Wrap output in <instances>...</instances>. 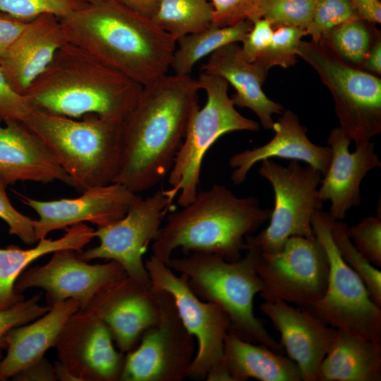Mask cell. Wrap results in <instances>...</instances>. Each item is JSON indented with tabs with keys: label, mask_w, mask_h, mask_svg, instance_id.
I'll return each mask as SVG.
<instances>
[{
	"label": "cell",
	"mask_w": 381,
	"mask_h": 381,
	"mask_svg": "<svg viewBox=\"0 0 381 381\" xmlns=\"http://www.w3.org/2000/svg\"><path fill=\"white\" fill-rule=\"evenodd\" d=\"M198 79L164 75L143 87L123 121L120 165L114 182L135 193L155 187L170 171L187 126L199 107Z\"/></svg>",
	"instance_id": "6da1fadb"
},
{
	"label": "cell",
	"mask_w": 381,
	"mask_h": 381,
	"mask_svg": "<svg viewBox=\"0 0 381 381\" xmlns=\"http://www.w3.org/2000/svg\"><path fill=\"white\" fill-rule=\"evenodd\" d=\"M65 40L145 86L167 74L176 40L116 0H91L59 18Z\"/></svg>",
	"instance_id": "7a4b0ae2"
},
{
	"label": "cell",
	"mask_w": 381,
	"mask_h": 381,
	"mask_svg": "<svg viewBox=\"0 0 381 381\" xmlns=\"http://www.w3.org/2000/svg\"><path fill=\"white\" fill-rule=\"evenodd\" d=\"M143 85L65 42L23 94L34 108L71 119L94 114L123 122Z\"/></svg>",
	"instance_id": "3957f363"
},
{
	"label": "cell",
	"mask_w": 381,
	"mask_h": 381,
	"mask_svg": "<svg viewBox=\"0 0 381 381\" xmlns=\"http://www.w3.org/2000/svg\"><path fill=\"white\" fill-rule=\"evenodd\" d=\"M271 211L254 196L240 198L224 186L213 184L168 214L152 241V255L167 265L173 252L181 248L238 260L247 247L246 236L267 222Z\"/></svg>",
	"instance_id": "277c9868"
},
{
	"label": "cell",
	"mask_w": 381,
	"mask_h": 381,
	"mask_svg": "<svg viewBox=\"0 0 381 381\" xmlns=\"http://www.w3.org/2000/svg\"><path fill=\"white\" fill-rule=\"evenodd\" d=\"M246 242V255L234 262L215 254L195 252L183 257H171L167 265L186 277L190 289L198 298L216 304L226 313L229 332L284 354L283 346L254 313V298L264 286L257 271L261 250L247 236Z\"/></svg>",
	"instance_id": "5b68a950"
},
{
	"label": "cell",
	"mask_w": 381,
	"mask_h": 381,
	"mask_svg": "<svg viewBox=\"0 0 381 381\" xmlns=\"http://www.w3.org/2000/svg\"><path fill=\"white\" fill-rule=\"evenodd\" d=\"M83 120L32 107L22 122L54 155L78 191L114 183L121 159L123 122L90 114Z\"/></svg>",
	"instance_id": "8992f818"
},
{
	"label": "cell",
	"mask_w": 381,
	"mask_h": 381,
	"mask_svg": "<svg viewBox=\"0 0 381 381\" xmlns=\"http://www.w3.org/2000/svg\"><path fill=\"white\" fill-rule=\"evenodd\" d=\"M198 82L206 94V102L197 108L188 121L183 143L168 174L171 188L164 190L170 200L178 195L183 207L198 192L205 154L222 135L234 131H258L259 123L241 115L228 94L229 84L224 78L201 73Z\"/></svg>",
	"instance_id": "52a82bcc"
},
{
	"label": "cell",
	"mask_w": 381,
	"mask_h": 381,
	"mask_svg": "<svg viewBox=\"0 0 381 381\" xmlns=\"http://www.w3.org/2000/svg\"><path fill=\"white\" fill-rule=\"evenodd\" d=\"M297 55L329 90L339 128L356 146L381 132V79L337 58L320 42L301 40Z\"/></svg>",
	"instance_id": "ba28073f"
},
{
	"label": "cell",
	"mask_w": 381,
	"mask_h": 381,
	"mask_svg": "<svg viewBox=\"0 0 381 381\" xmlns=\"http://www.w3.org/2000/svg\"><path fill=\"white\" fill-rule=\"evenodd\" d=\"M334 221L322 210L311 219L314 234L327 253L329 270L324 296L306 309L332 327L381 341V307L373 302L361 279L341 258L332 238Z\"/></svg>",
	"instance_id": "9c48e42d"
},
{
	"label": "cell",
	"mask_w": 381,
	"mask_h": 381,
	"mask_svg": "<svg viewBox=\"0 0 381 381\" xmlns=\"http://www.w3.org/2000/svg\"><path fill=\"white\" fill-rule=\"evenodd\" d=\"M261 162L258 172L273 188L274 208L266 229L247 236L262 253H276L291 236L315 237L311 219L323 207L318 190L322 175L298 160H291L286 167L271 159Z\"/></svg>",
	"instance_id": "30bf717a"
},
{
	"label": "cell",
	"mask_w": 381,
	"mask_h": 381,
	"mask_svg": "<svg viewBox=\"0 0 381 381\" xmlns=\"http://www.w3.org/2000/svg\"><path fill=\"white\" fill-rule=\"evenodd\" d=\"M152 286L169 293L181 320L197 340L198 348L188 377L229 381L223 365L224 344L229 320L216 304L201 300L190 289L183 274L177 275L165 263L151 255L145 261Z\"/></svg>",
	"instance_id": "8fae6325"
},
{
	"label": "cell",
	"mask_w": 381,
	"mask_h": 381,
	"mask_svg": "<svg viewBox=\"0 0 381 381\" xmlns=\"http://www.w3.org/2000/svg\"><path fill=\"white\" fill-rule=\"evenodd\" d=\"M159 306L158 320L126 353L120 381H182L195 356L194 337L183 325L171 295L152 286Z\"/></svg>",
	"instance_id": "7c38bea8"
},
{
	"label": "cell",
	"mask_w": 381,
	"mask_h": 381,
	"mask_svg": "<svg viewBox=\"0 0 381 381\" xmlns=\"http://www.w3.org/2000/svg\"><path fill=\"white\" fill-rule=\"evenodd\" d=\"M325 249L313 238L291 236L276 253H260L257 271L265 301H283L308 308L325 294L329 277Z\"/></svg>",
	"instance_id": "4fadbf2b"
},
{
	"label": "cell",
	"mask_w": 381,
	"mask_h": 381,
	"mask_svg": "<svg viewBox=\"0 0 381 381\" xmlns=\"http://www.w3.org/2000/svg\"><path fill=\"white\" fill-rule=\"evenodd\" d=\"M171 202L164 190L146 198L135 193L122 218L95 230L99 245L78 253L79 257L87 262L114 260L130 278L150 289L152 283L143 255L157 235Z\"/></svg>",
	"instance_id": "5bb4252c"
},
{
	"label": "cell",
	"mask_w": 381,
	"mask_h": 381,
	"mask_svg": "<svg viewBox=\"0 0 381 381\" xmlns=\"http://www.w3.org/2000/svg\"><path fill=\"white\" fill-rule=\"evenodd\" d=\"M126 276L123 267L114 260L89 264L77 251L62 249L54 252L46 264L23 271L14 290L21 294L28 289L40 288L46 292L47 305L52 307L72 298L83 310L102 289Z\"/></svg>",
	"instance_id": "9a60e30c"
},
{
	"label": "cell",
	"mask_w": 381,
	"mask_h": 381,
	"mask_svg": "<svg viewBox=\"0 0 381 381\" xmlns=\"http://www.w3.org/2000/svg\"><path fill=\"white\" fill-rule=\"evenodd\" d=\"M57 357L77 381H119L126 354L114 346L107 325L79 310L68 319L56 343Z\"/></svg>",
	"instance_id": "2e32d148"
},
{
	"label": "cell",
	"mask_w": 381,
	"mask_h": 381,
	"mask_svg": "<svg viewBox=\"0 0 381 381\" xmlns=\"http://www.w3.org/2000/svg\"><path fill=\"white\" fill-rule=\"evenodd\" d=\"M18 199L33 209L39 219H34L37 241L52 231L75 224L90 222L97 227L122 218L135 193L119 183L89 188L74 198L39 200L15 192Z\"/></svg>",
	"instance_id": "e0dca14e"
},
{
	"label": "cell",
	"mask_w": 381,
	"mask_h": 381,
	"mask_svg": "<svg viewBox=\"0 0 381 381\" xmlns=\"http://www.w3.org/2000/svg\"><path fill=\"white\" fill-rule=\"evenodd\" d=\"M81 310L100 319L109 328L119 350L123 353L135 349L145 331L159 317V306L153 289L128 276L104 286Z\"/></svg>",
	"instance_id": "ac0fdd59"
},
{
	"label": "cell",
	"mask_w": 381,
	"mask_h": 381,
	"mask_svg": "<svg viewBox=\"0 0 381 381\" xmlns=\"http://www.w3.org/2000/svg\"><path fill=\"white\" fill-rule=\"evenodd\" d=\"M260 308L281 335L280 344L298 366L303 380L318 381L320 364L337 329L306 308L283 301H265Z\"/></svg>",
	"instance_id": "d6986e66"
},
{
	"label": "cell",
	"mask_w": 381,
	"mask_h": 381,
	"mask_svg": "<svg viewBox=\"0 0 381 381\" xmlns=\"http://www.w3.org/2000/svg\"><path fill=\"white\" fill-rule=\"evenodd\" d=\"M351 143L339 127L332 128L327 138L331 161L318 190L323 202H331L329 214L334 221L344 219L350 209L361 204L360 188L363 178L381 167L370 140L356 146L353 152L349 151Z\"/></svg>",
	"instance_id": "ffe728a7"
},
{
	"label": "cell",
	"mask_w": 381,
	"mask_h": 381,
	"mask_svg": "<svg viewBox=\"0 0 381 381\" xmlns=\"http://www.w3.org/2000/svg\"><path fill=\"white\" fill-rule=\"evenodd\" d=\"M4 122L0 126V181L6 186L59 181L73 187L70 176L37 135L20 121Z\"/></svg>",
	"instance_id": "44dd1931"
},
{
	"label": "cell",
	"mask_w": 381,
	"mask_h": 381,
	"mask_svg": "<svg viewBox=\"0 0 381 381\" xmlns=\"http://www.w3.org/2000/svg\"><path fill=\"white\" fill-rule=\"evenodd\" d=\"M66 42L59 18L42 14L25 28L0 61L9 84L23 95L49 67Z\"/></svg>",
	"instance_id": "7402d4cb"
},
{
	"label": "cell",
	"mask_w": 381,
	"mask_h": 381,
	"mask_svg": "<svg viewBox=\"0 0 381 381\" xmlns=\"http://www.w3.org/2000/svg\"><path fill=\"white\" fill-rule=\"evenodd\" d=\"M274 137L266 144L236 153L229 160L233 168L231 174L235 185L243 183L251 168L258 162L273 157L298 160L318 170L323 176L330 164L332 152L329 145L314 144L307 136L308 129L298 116L284 110L274 122Z\"/></svg>",
	"instance_id": "603a6c76"
},
{
	"label": "cell",
	"mask_w": 381,
	"mask_h": 381,
	"mask_svg": "<svg viewBox=\"0 0 381 381\" xmlns=\"http://www.w3.org/2000/svg\"><path fill=\"white\" fill-rule=\"evenodd\" d=\"M200 69L202 73L219 76L231 84L236 90L231 97L234 106L250 109L264 128L272 130V116L282 114L284 108L270 99L262 89L268 71L257 63L248 61L237 42L217 49Z\"/></svg>",
	"instance_id": "cb8c5ba5"
},
{
	"label": "cell",
	"mask_w": 381,
	"mask_h": 381,
	"mask_svg": "<svg viewBox=\"0 0 381 381\" xmlns=\"http://www.w3.org/2000/svg\"><path fill=\"white\" fill-rule=\"evenodd\" d=\"M79 310L78 301L67 299L52 306L34 322L8 331L0 344L6 350L0 361V381L7 380L42 358L49 348L55 346L68 319Z\"/></svg>",
	"instance_id": "d4e9b609"
},
{
	"label": "cell",
	"mask_w": 381,
	"mask_h": 381,
	"mask_svg": "<svg viewBox=\"0 0 381 381\" xmlns=\"http://www.w3.org/2000/svg\"><path fill=\"white\" fill-rule=\"evenodd\" d=\"M381 380V341L337 329L318 381Z\"/></svg>",
	"instance_id": "484cf974"
},
{
	"label": "cell",
	"mask_w": 381,
	"mask_h": 381,
	"mask_svg": "<svg viewBox=\"0 0 381 381\" xmlns=\"http://www.w3.org/2000/svg\"><path fill=\"white\" fill-rule=\"evenodd\" d=\"M223 365L231 381H301V372L289 357L263 344L243 340L228 332L224 344Z\"/></svg>",
	"instance_id": "4316f807"
},
{
	"label": "cell",
	"mask_w": 381,
	"mask_h": 381,
	"mask_svg": "<svg viewBox=\"0 0 381 381\" xmlns=\"http://www.w3.org/2000/svg\"><path fill=\"white\" fill-rule=\"evenodd\" d=\"M65 230L66 233L61 238H42L35 247L29 249L13 245L0 248V310L25 299L22 294L15 291L14 285L31 262L59 250L72 249L80 253L95 238V229L85 223L73 225Z\"/></svg>",
	"instance_id": "83f0119b"
},
{
	"label": "cell",
	"mask_w": 381,
	"mask_h": 381,
	"mask_svg": "<svg viewBox=\"0 0 381 381\" xmlns=\"http://www.w3.org/2000/svg\"><path fill=\"white\" fill-rule=\"evenodd\" d=\"M252 25L249 20L225 27L212 24L202 31L178 39L170 68L175 75H189L196 63L204 57L226 44L241 42Z\"/></svg>",
	"instance_id": "f1b7e54d"
},
{
	"label": "cell",
	"mask_w": 381,
	"mask_h": 381,
	"mask_svg": "<svg viewBox=\"0 0 381 381\" xmlns=\"http://www.w3.org/2000/svg\"><path fill=\"white\" fill-rule=\"evenodd\" d=\"M151 19L177 40L210 27L213 8L209 0H158Z\"/></svg>",
	"instance_id": "f546056e"
},
{
	"label": "cell",
	"mask_w": 381,
	"mask_h": 381,
	"mask_svg": "<svg viewBox=\"0 0 381 381\" xmlns=\"http://www.w3.org/2000/svg\"><path fill=\"white\" fill-rule=\"evenodd\" d=\"M378 30L361 18L352 19L328 32L319 42L341 61L361 69Z\"/></svg>",
	"instance_id": "4dcf8cb0"
},
{
	"label": "cell",
	"mask_w": 381,
	"mask_h": 381,
	"mask_svg": "<svg viewBox=\"0 0 381 381\" xmlns=\"http://www.w3.org/2000/svg\"><path fill=\"white\" fill-rule=\"evenodd\" d=\"M347 229L342 220L334 221L332 238L341 258L361 279L373 302L381 307V272L356 248L348 236Z\"/></svg>",
	"instance_id": "1f68e13d"
},
{
	"label": "cell",
	"mask_w": 381,
	"mask_h": 381,
	"mask_svg": "<svg viewBox=\"0 0 381 381\" xmlns=\"http://www.w3.org/2000/svg\"><path fill=\"white\" fill-rule=\"evenodd\" d=\"M315 0H260L249 20H267L274 28H298L303 30L310 25Z\"/></svg>",
	"instance_id": "d6a6232c"
},
{
	"label": "cell",
	"mask_w": 381,
	"mask_h": 381,
	"mask_svg": "<svg viewBox=\"0 0 381 381\" xmlns=\"http://www.w3.org/2000/svg\"><path fill=\"white\" fill-rule=\"evenodd\" d=\"M306 35V30L298 28H274L268 46L255 63L267 71L274 66L287 68L294 66L297 61L298 47Z\"/></svg>",
	"instance_id": "836d02e7"
},
{
	"label": "cell",
	"mask_w": 381,
	"mask_h": 381,
	"mask_svg": "<svg viewBox=\"0 0 381 381\" xmlns=\"http://www.w3.org/2000/svg\"><path fill=\"white\" fill-rule=\"evenodd\" d=\"M85 2L83 0H0V13L22 21H30L42 14L62 18Z\"/></svg>",
	"instance_id": "e575fe53"
},
{
	"label": "cell",
	"mask_w": 381,
	"mask_h": 381,
	"mask_svg": "<svg viewBox=\"0 0 381 381\" xmlns=\"http://www.w3.org/2000/svg\"><path fill=\"white\" fill-rule=\"evenodd\" d=\"M360 18L349 0H315L311 22L306 31L312 41L319 42L339 25Z\"/></svg>",
	"instance_id": "d590c367"
},
{
	"label": "cell",
	"mask_w": 381,
	"mask_h": 381,
	"mask_svg": "<svg viewBox=\"0 0 381 381\" xmlns=\"http://www.w3.org/2000/svg\"><path fill=\"white\" fill-rule=\"evenodd\" d=\"M349 238L372 265L381 266V201L377 202L375 216H368L357 224L348 226Z\"/></svg>",
	"instance_id": "8d00e7d4"
},
{
	"label": "cell",
	"mask_w": 381,
	"mask_h": 381,
	"mask_svg": "<svg viewBox=\"0 0 381 381\" xmlns=\"http://www.w3.org/2000/svg\"><path fill=\"white\" fill-rule=\"evenodd\" d=\"M40 296L36 294L0 310V344L3 337L11 329L32 322L51 309L48 305H40Z\"/></svg>",
	"instance_id": "74e56055"
},
{
	"label": "cell",
	"mask_w": 381,
	"mask_h": 381,
	"mask_svg": "<svg viewBox=\"0 0 381 381\" xmlns=\"http://www.w3.org/2000/svg\"><path fill=\"white\" fill-rule=\"evenodd\" d=\"M6 188L0 181V219L8 225L9 234L16 236L24 243L32 245L37 242L34 219L20 213L13 206L6 194Z\"/></svg>",
	"instance_id": "f35d334b"
},
{
	"label": "cell",
	"mask_w": 381,
	"mask_h": 381,
	"mask_svg": "<svg viewBox=\"0 0 381 381\" xmlns=\"http://www.w3.org/2000/svg\"><path fill=\"white\" fill-rule=\"evenodd\" d=\"M260 0H209L213 8L212 24L219 27L249 20Z\"/></svg>",
	"instance_id": "ab89813d"
},
{
	"label": "cell",
	"mask_w": 381,
	"mask_h": 381,
	"mask_svg": "<svg viewBox=\"0 0 381 381\" xmlns=\"http://www.w3.org/2000/svg\"><path fill=\"white\" fill-rule=\"evenodd\" d=\"M31 109L26 97L12 87L0 68V122L7 120L23 122Z\"/></svg>",
	"instance_id": "60d3db41"
},
{
	"label": "cell",
	"mask_w": 381,
	"mask_h": 381,
	"mask_svg": "<svg viewBox=\"0 0 381 381\" xmlns=\"http://www.w3.org/2000/svg\"><path fill=\"white\" fill-rule=\"evenodd\" d=\"M252 23V28L243 37L241 46L244 58L251 63L255 62L267 48L274 29L267 20L263 18Z\"/></svg>",
	"instance_id": "b9f144b4"
},
{
	"label": "cell",
	"mask_w": 381,
	"mask_h": 381,
	"mask_svg": "<svg viewBox=\"0 0 381 381\" xmlns=\"http://www.w3.org/2000/svg\"><path fill=\"white\" fill-rule=\"evenodd\" d=\"M28 22L0 13V61L21 34Z\"/></svg>",
	"instance_id": "7bdbcfd3"
},
{
	"label": "cell",
	"mask_w": 381,
	"mask_h": 381,
	"mask_svg": "<svg viewBox=\"0 0 381 381\" xmlns=\"http://www.w3.org/2000/svg\"><path fill=\"white\" fill-rule=\"evenodd\" d=\"M13 380L55 381L57 378L54 366L44 357L12 377Z\"/></svg>",
	"instance_id": "ee69618b"
},
{
	"label": "cell",
	"mask_w": 381,
	"mask_h": 381,
	"mask_svg": "<svg viewBox=\"0 0 381 381\" xmlns=\"http://www.w3.org/2000/svg\"><path fill=\"white\" fill-rule=\"evenodd\" d=\"M360 18L372 24L381 23V3L379 0H349Z\"/></svg>",
	"instance_id": "f6af8a7d"
},
{
	"label": "cell",
	"mask_w": 381,
	"mask_h": 381,
	"mask_svg": "<svg viewBox=\"0 0 381 381\" xmlns=\"http://www.w3.org/2000/svg\"><path fill=\"white\" fill-rule=\"evenodd\" d=\"M362 70L380 76L381 75V35L378 30L367 53Z\"/></svg>",
	"instance_id": "bcb514c9"
},
{
	"label": "cell",
	"mask_w": 381,
	"mask_h": 381,
	"mask_svg": "<svg viewBox=\"0 0 381 381\" xmlns=\"http://www.w3.org/2000/svg\"><path fill=\"white\" fill-rule=\"evenodd\" d=\"M126 7L143 15L152 18L154 15L158 0H116Z\"/></svg>",
	"instance_id": "7dc6e473"
},
{
	"label": "cell",
	"mask_w": 381,
	"mask_h": 381,
	"mask_svg": "<svg viewBox=\"0 0 381 381\" xmlns=\"http://www.w3.org/2000/svg\"><path fill=\"white\" fill-rule=\"evenodd\" d=\"M54 368L57 380H76V379L70 373L68 369L61 362H56Z\"/></svg>",
	"instance_id": "c3c4849f"
},
{
	"label": "cell",
	"mask_w": 381,
	"mask_h": 381,
	"mask_svg": "<svg viewBox=\"0 0 381 381\" xmlns=\"http://www.w3.org/2000/svg\"><path fill=\"white\" fill-rule=\"evenodd\" d=\"M2 348L0 346V359H1V351H2ZM1 361V360H0Z\"/></svg>",
	"instance_id": "681fc988"
},
{
	"label": "cell",
	"mask_w": 381,
	"mask_h": 381,
	"mask_svg": "<svg viewBox=\"0 0 381 381\" xmlns=\"http://www.w3.org/2000/svg\"><path fill=\"white\" fill-rule=\"evenodd\" d=\"M83 1H91V0H83Z\"/></svg>",
	"instance_id": "f907efd6"
}]
</instances>
